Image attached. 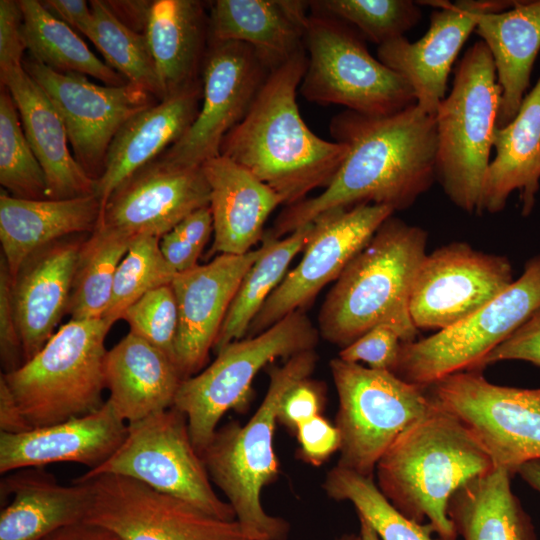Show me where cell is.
Wrapping results in <instances>:
<instances>
[{"label": "cell", "instance_id": "obj_8", "mask_svg": "<svg viewBox=\"0 0 540 540\" xmlns=\"http://www.w3.org/2000/svg\"><path fill=\"white\" fill-rule=\"evenodd\" d=\"M364 38L346 22L318 11L309 15L307 69L302 96L366 115H388L416 103L409 83L374 58Z\"/></svg>", "mask_w": 540, "mask_h": 540}, {"label": "cell", "instance_id": "obj_34", "mask_svg": "<svg viewBox=\"0 0 540 540\" xmlns=\"http://www.w3.org/2000/svg\"><path fill=\"white\" fill-rule=\"evenodd\" d=\"M512 477L494 467L453 493L447 513L458 536L463 540H537L531 517L512 491Z\"/></svg>", "mask_w": 540, "mask_h": 540}, {"label": "cell", "instance_id": "obj_26", "mask_svg": "<svg viewBox=\"0 0 540 540\" xmlns=\"http://www.w3.org/2000/svg\"><path fill=\"white\" fill-rule=\"evenodd\" d=\"M210 189L213 219L210 254L242 255L264 236V225L283 201L268 185L231 159L219 155L202 164Z\"/></svg>", "mask_w": 540, "mask_h": 540}, {"label": "cell", "instance_id": "obj_13", "mask_svg": "<svg viewBox=\"0 0 540 540\" xmlns=\"http://www.w3.org/2000/svg\"><path fill=\"white\" fill-rule=\"evenodd\" d=\"M431 400L459 418L512 476L540 459V388L496 385L479 370L445 376L426 387Z\"/></svg>", "mask_w": 540, "mask_h": 540}, {"label": "cell", "instance_id": "obj_47", "mask_svg": "<svg viewBox=\"0 0 540 540\" xmlns=\"http://www.w3.org/2000/svg\"><path fill=\"white\" fill-rule=\"evenodd\" d=\"M506 360H521L540 367V307L508 338L490 351L478 366L479 371Z\"/></svg>", "mask_w": 540, "mask_h": 540}, {"label": "cell", "instance_id": "obj_18", "mask_svg": "<svg viewBox=\"0 0 540 540\" xmlns=\"http://www.w3.org/2000/svg\"><path fill=\"white\" fill-rule=\"evenodd\" d=\"M510 260L465 242L437 248L423 259L411 292L418 330H443L467 318L514 281Z\"/></svg>", "mask_w": 540, "mask_h": 540}, {"label": "cell", "instance_id": "obj_21", "mask_svg": "<svg viewBox=\"0 0 540 540\" xmlns=\"http://www.w3.org/2000/svg\"><path fill=\"white\" fill-rule=\"evenodd\" d=\"M263 244L242 254H218L204 265L177 273L171 282L178 307L176 364L184 379L208 360L230 304Z\"/></svg>", "mask_w": 540, "mask_h": 540}, {"label": "cell", "instance_id": "obj_35", "mask_svg": "<svg viewBox=\"0 0 540 540\" xmlns=\"http://www.w3.org/2000/svg\"><path fill=\"white\" fill-rule=\"evenodd\" d=\"M312 226L309 223L283 238H276L269 231L264 234L263 252L242 279L215 340L216 354L247 336L252 321L284 279L291 261L305 248Z\"/></svg>", "mask_w": 540, "mask_h": 540}, {"label": "cell", "instance_id": "obj_48", "mask_svg": "<svg viewBox=\"0 0 540 540\" xmlns=\"http://www.w3.org/2000/svg\"><path fill=\"white\" fill-rule=\"evenodd\" d=\"M295 432L299 455L308 464L320 466L339 450L338 429L321 414L299 425Z\"/></svg>", "mask_w": 540, "mask_h": 540}, {"label": "cell", "instance_id": "obj_49", "mask_svg": "<svg viewBox=\"0 0 540 540\" xmlns=\"http://www.w3.org/2000/svg\"><path fill=\"white\" fill-rule=\"evenodd\" d=\"M323 392L316 381L305 378L292 386L278 411V421L294 431L307 420L320 415Z\"/></svg>", "mask_w": 540, "mask_h": 540}, {"label": "cell", "instance_id": "obj_27", "mask_svg": "<svg viewBox=\"0 0 540 540\" xmlns=\"http://www.w3.org/2000/svg\"><path fill=\"white\" fill-rule=\"evenodd\" d=\"M310 1L217 0L208 13L210 40L250 45L273 70L305 48Z\"/></svg>", "mask_w": 540, "mask_h": 540}, {"label": "cell", "instance_id": "obj_5", "mask_svg": "<svg viewBox=\"0 0 540 540\" xmlns=\"http://www.w3.org/2000/svg\"><path fill=\"white\" fill-rule=\"evenodd\" d=\"M315 350L296 354L271 366L265 396L245 425L230 421L218 427L200 453L209 477L227 498L236 520L251 540H286L289 523L268 514L261 494L279 472L273 448L278 411L288 390L314 372Z\"/></svg>", "mask_w": 540, "mask_h": 540}, {"label": "cell", "instance_id": "obj_33", "mask_svg": "<svg viewBox=\"0 0 540 540\" xmlns=\"http://www.w3.org/2000/svg\"><path fill=\"white\" fill-rule=\"evenodd\" d=\"M474 32L489 49L501 90L496 127L517 115L540 50V0L516 1L505 11L484 13Z\"/></svg>", "mask_w": 540, "mask_h": 540}, {"label": "cell", "instance_id": "obj_15", "mask_svg": "<svg viewBox=\"0 0 540 540\" xmlns=\"http://www.w3.org/2000/svg\"><path fill=\"white\" fill-rule=\"evenodd\" d=\"M394 212L384 205L359 204L318 216L312 222L300 262L287 272L266 300L252 321L247 337L263 332L288 314L308 306L324 286L337 280Z\"/></svg>", "mask_w": 540, "mask_h": 540}, {"label": "cell", "instance_id": "obj_55", "mask_svg": "<svg viewBox=\"0 0 540 540\" xmlns=\"http://www.w3.org/2000/svg\"><path fill=\"white\" fill-rule=\"evenodd\" d=\"M517 474L532 489L540 494V459H535L522 464Z\"/></svg>", "mask_w": 540, "mask_h": 540}, {"label": "cell", "instance_id": "obj_44", "mask_svg": "<svg viewBox=\"0 0 540 540\" xmlns=\"http://www.w3.org/2000/svg\"><path fill=\"white\" fill-rule=\"evenodd\" d=\"M213 233L210 206L195 210L160 238V249L176 271L181 273L196 265Z\"/></svg>", "mask_w": 540, "mask_h": 540}, {"label": "cell", "instance_id": "obj_45", "mask_svg": "<svg viewBox=\"0 0 540 540\" xmlns=\"http://www.w3.org/2000/svg\"><path fill=\"white\" fill-rule=\"evenodd\" d=\"M402 342L399 332L394 327L380 324L342 348L338 357L350 363L364 362L371 369L392 372Z\"/></svg>", "mask_w": 540, "mask_h": 540}, {"label": "cell", "instance_id": "obj_39", "mask_svg": "<svg viewBox=\"0 0 540 540\" xmlns=\"http://www.w3.org/2000/svg\"><path fill=\"white\" fill-rule=\"evenodd\" d=\"M92 25L86 37L98 48L107 64L130 84L164 99L156 68L144 34L123 24L106 1L92 0Z\"/></svg>", "mask_w": 540, "mask_h": 540}, {"label": "cell", "instance_id": "obj_53", "mask_svg": "<svg viewBox=\"0 0 540 540\" xmlns=\"http://www.w3.org/2000/svg\"><path fill=\"white\" fill-rule=\"evenodd\" d=\"M114 15L130 29L144 34L153 1H106Z\"/></svg>", "mask_w": 540, "mask_h": 540}, {"label": "cell", "instance_id": "obj_46", "mask_svg": "<svg viewBox=\"0 0 540 540\" xmlns=\"http://www.w3.org/2000/svg\"><path fill=\"white\" fill-rule=\"evenodd\" d=\"M12 282L8 265L0 255V359L4 374L15 371L25 362L12 301Z\"/></svg>", "mask_w": 540, "mask_h": 540}, {"label": "cell", "instance_id": "obj_10", "mask_svg": "<svg viewBox=\"0 0 540 540\" xmlns=\"http://www.w3.org/2000/svg\"><path fill=\"white\" fill-rule=\"evenodd\" d=\"M338 395L335 426L340 435L336 465L373 477L393 441L428 413L434 402L426 387L394 373L334 358L329 363Z\"/></svg>", "mask_w": 540, "mask_h": 540}, {"label": "cell", "instance_id": "obj_1", "mask_svg": "<svg viewBox=\"0 0 540 540\" xmlns=\"http://www.w3.org/2000/svg\"><path fill=\"white\" fill-rule=\"evenodd\" d=\"M330 133L347 145L345 159L320 194L281 211L269 231L274 237L336 208L377 204L407 209L437 180L436 119L416 103L388 115L345 109L331 119Z\"/></svg>", "mask_w": 540, "mask_h": 540}, {"label": "cell", "instance_id": "obj_25", "mask_svg": "<svg viewBox=\"0 0 540 540\" xmlns=\"http://www.w3.org/2000/svg\"><path fill=\"white\" fill-rule=\"evenodd\" d=\"M202 95L201 80L138 112L121 127L97 180L96 195L102 207L119 184L160 157L185 134L198 114Z\"/></svg>", "mask_w": 540, "mask_h": 540}, {"label": "cell", "instance_id": "obj_31", "mask_svg": "<svg viewBox=\"0 0 540 540\" xmlns=\"http://www.w3.org/2000/svg\"><path fill=\"white\" fill-rule=\"evenodd\" d=\"M144 35L164 99L201 82L210 42L209 17L201 1H153Z\"/></svg>", "mask_w": 540, "mask_h": 540}, {"label": "cell", "instance_id": "obj_50", "mask_svg": "<svg viewBox=\"0 0 540 540\" xmlns=\"http://www.w3.org/2000/svg\"><path fill=\"white\" fill-rule=\"evenodd\" d=\"M22 12L18 1H0V72L23 64L26 50L22 36Z\"/></svg>", "mask_w": 540, "mask_h": 540}, {"label": "cell", "instance_id": "obj_36", "mask_svg": "<svg viewBox=\"0 0 540 540\" xmlns=\"http://www.w3.org/2000/svg\"><path fill=\"white\" fill-rule=\"evenodd\" d=\"M18 3L25 47L36 61L57 72L92 76L105 85L129 83L100 60L76 31L55 17L42 1L20 0Z\"/></svg>", "mask_w": 540, "mask_h": 540}, {"label": "cell", "instance_id": "obj_32", "mask_svg": "<svg viewBox=\"0 0 540 540\" xmlns=\"http://www.w3.org/2000/svg\"><path fill=\"white\" fill-rule=\"evenodd\" d=\"M1 494L13 498L0 513V540H42L83 521L92 499L87 481L64 486L37 472H18L5 478Z\"/></svg>", "mask_w": 540, "mask_h": 540}, {"label": "cell", "instance_id": "obj_20", "mask_svg": "<svg viewBox=\"0 0 540 540\" xmlns=\"http://www.w3.org/2000/svg\"><path fill=\"white\" fill-rule=\"evenodd\" d=\"M209 201L202 166L176 165L157 158L114 189L102 207L97 227L130 239L161 238Z\"/></svg>", "mask_w": 540, "mask_h": 540}, {"label": "cell", "instance_id": "obj_43", "mask_svg": "<svg viewBox=\"0 0 540 540\" xmlns=\"http://www.w3.org/2000/svg\"><path fill=\"white\" fill-rule=\"evenodd\" d=\"M121 319L128 323L129 332L149 342L176 363L178 307L171 284L144 294L124 311Z\"/></svg>", "mask_w": 540, "mask_h": 540}, {"label": "cell", "instance_id": "obj_51", "mask_svg": "<svg viewBox=\"0 0 540 540\" xmlns=\"http://www.w3.org/2000/svg\"><path fill=\"white\" fill-rule=\"evenodd\" d=\"M43 5L74 31L88 34L93 21L90 4L85 0H46Z\"/></svg>", "mask_w": 540, "mask_h": 540}, {"label": "cell", "instance_id": "obj_22", "mask_svg": "<svg viewBox=\"0 0 540 540\" xmlns=\"http://www.w3.org/2000/svg\"><path fill=\"white\" fill-rule=\"evenodd\" d=\"M87 235L68 236L37 249L13 277L12 301L25 362L44 347L67 314L79 252Z\"/></svg>", "mask_w": 540, "mask_h": 540}, {"label": "cell", "instance_id": "obj_19", "mask_svg": "<svg viewBox=\"0 0 540 540\" xmlns=\"http://www.w3.org/2000/svg\"><path fill=\"white\" fill-rule=\"evenodd\" d=\"M437 9L431 13L427 32L416 42L405 36L377 48V58L411 86L416 104L435 116L446 96L452 65L484 13L512 8L513 0L417 1Z\"/></svg>", "mask_w": 540, "mask_h": 540}, {"label": "cell", "instance_id": "obj_23", "mask_svg": "<svg viewBox=\"0 0 540 540\" xmlns=\"http://www.w3.org/2000/svg\"><path fill=\"white\" fill-rule=\"evenodd\" d=\"M126 433L127 423L108 400L88 415L18 434L0 432V473L59 462L91 470L118 449Z\"/></svg>", "mask_w": 540, "mask_h": 540}, {"label": "cell", "instance_id": "obj_57", "mask_svg": "<svg viewBox=\"0 0 540 540\" xmlns=\"http://www.w3.org/2000/svg\"><path fill=\"white\" fill-rule=\"evenodd\" d=\"M337 540H362L360 534L349 533L341 535Z\"/></svg>", "mask_w": 540, "mask_h": 540}, {"label": "cell", "instance_id": "obj_28", "mask_svg": "<svg viewBox=\"0 0 540 540\" xmlns=\"http://www.w3.org/2000/svg\"><path fill=\"white\" fill-rule=\"evenodd\" d=\"M104 380L107 400L129 424L173 407L184 378L170 357L129 332L107 350Z\"/></svg>", "mask_w": 540, "mask_h": 540}, {"label": "cell", "instance_id": "obj_56", "mask_svg": "<svg viewBox=\"0 0 540 540\" xmlns=\"http://www.w3.org/2000/svg\"><path fill=\"white\" fill-rule=\"evenodd\" d=\"M359 534L362 540H381L373 528L362 517H359Z\"/></svg>", "mask_w": 540, "mask_h": 540}, {"label": "cell", "instance_id": "obj_9", "mask_svg": "<svg viewBox=\"0 0 540 540\" xmlns=\"http://www.w3.org/2000/svg\"><path fill=\"white\" fill-rule=\"evenodd\" d=\"M319 335L308 316L298 310L257 335L231 342L203 371L184 379L174 407L186 416L198 453L209 444L224 414L246 402L262 368L278 358L315 350Z\"/></svg>", "mask_w": 540, "mask_h": 540}, {"label": "cell", "instance_id": "obj_14", "mask_svg": "<svg viewBox=\"0 0 540 540\" xmlns=\"http://www.w3.org/2000/svg\"><path fill=\"white\" fill-rule=\"evenodd\" d=\"M85 481L92 499L84 521L121 540H251L237 520L211 516L136 479L103 474Z\"/></svg>", "mask_w": 540, "mask_h": 540}, {"label": "cell", "instance_id": "obj_12", "mask_svg": "<svg viewBox=\"0 0 540 540\" xmlns=\"http://www.w3.org/2000/svg\"><path fill=\"white\" fill-rule=\"evenodd\" d=\"M103 474L136 479L211 516L236 520L231 505L213 489L192 442L186 416L174 406L127 424L126 436L118 449L101 465L75 480L85 481Z\"/></svg>", "mask_w": 540, "mask_h": 540}, {"label": "cell", "instance_id": "obj_16", "mask_svg": "<svg viewBox=\"0 0 540 540\" xmlns=\"http://www.w3.org/2000/svg\"><path fill=\"white\" fill-rule=\"evenodd\" d=\"M270 71L250 45L210 40L198 114L185 134L158 158L202 166L218 157L224 137L245 117Z\"/></svg>", "mask_w": 540, "mask_h": 540}, {"label": "cell", "instance_id": "obj_30", "mask_svg": "<svg viewBox=\"0 0 540 540\" xmlns=\"http://www.w3.org/2000/svg\"><path fill=\"white\" fill-rule=\"evenodd\" d=\"M495 158L485 177L482 212L502 211L518 191L521 214L529 216L540 188V78L524 96L515 118L493 135Z\"/></svg>", "mask_w": 540, "mask_h": 540}, {"label": "cell", "instance_id": "obj_38", "mask_svg": "<svg viewBox=\"0 0 540 540\" xmlns=\"http://www.w3.org/2000/svg\"><path fill=\"white\" fill-rule=\"evenodd\" d=\"M322 488L336 501H349L381 540H438L427 523H417L399 512L382 494L373 477L341 466L325 475Z\"/></svg>", "mask_w": 540, "mask_h": 540}, {"label": "cell", "instance_id": "obj_37", "mask_svg": "<svg viewBox=\"0 0 540 540\" xmlns=\"http://www.w3.org/2000/svg\"><path fill=\"white\" fill-rule=\"evenodd\" d=\"M132 240L101 227L87 235L79 252L67 308L71 320L104 316L117 268Z\"/></svg>", "mask_w": 540, "mask_h": 540}, {"label": "cell", "instance_id": "obj_11", "mask_svg": "<svg viewBox=\"0 0 540 540\" xmlns=\"http://www.w3.org/2000/svg\"><path fill=\"white\" fill-rule=\"evenodd\" d=\"M540 307V254L521 276L462 321L421 340L402 342L392 371L427 387L453 373L477 370L481 361Z\"/></svg>", "mask_w": 540, "mask_h": 540}, {"label": "cell", "instance_id": "obj_7", "mask_svg": "<svg viewBox=\"0 0 540 540\" xmlns=\"http://www.w3.org/2000/svg\"><path fill=\"white\" fill-rule=\"evenodd\" d=\"M111 326L104 318L70 319L34 357L13 372L1 373L33 428L102 407L105 338Z\"/></svg>", "mask_w": 540, "mask_h": 540}, {"label": "cell", "instance_id": "obj_4", "mask_svg": "<svg viewBox=\"0 0 540 540\" xmlns=\"http://www.w3.org/2000/svg\"><path fill=\"white\" fill-rule=\"evenodd\" d=\"M427 232L390 216L349 262L319 313V333L341 348L371 328L388 324L403 342L416 340L410 297L426 256Z\"/></svg>", "mask_w": 540, "mask_h": 540}, {"label": "cell", "instance_id": "obj_52", "mask_svg": "<svg viewBox=\"0 0 540 540\" xmlns=\"http://www.w3.org/2000/svg\"><path fill=\"white\" fill-rule=\"evenodd\" d=\"M33 427L22 413L3 375H0V432L18 434Z\"/></svg>", "mask_w": 540, "mask_h": 540}, {"label": "cell", "instance_id": "obj_3", "mask_svg": "<svg viewBox=\"0 0 540 540\" xmlns=\"http://www.w3.org/2000/svg\"><path fill=\"white\" fill-rule=\"evenodd\" d=\"M494 468L473 432L434 403L409 425L377 463V486L403 515L427 523L439 540H457L448 516L453 493Z\"/></svg>", "mask_w": 540, "mask_h": 540}, {"label": "cell", "instance_id": "obj_42", "mask_svg": "<svg viewBox=\"0 0 540 540\" xmlns=\"http://www.w3.org/2000/svg\"><path fill=\"white\" fill-rule=\"evenodd\" d=\"M310 7L346 22L378 46L403 37L422 17L411 0H321L310 1Z\"/></svg>", "mask_w": 540, "mask_h": 540}, {"label": "cell", "instance_id": "obj_6", "mask_svg": "<svg viewBox=\"0 0 540 540\" xmlns=\"http://www.w3.org/2000/svg\"><path fill=\"white\" fill-rule=\"evenodd\" d=\"M501 90L491 53L475 42L459 61L452 88L438 105L436 176L451 202L481 214Z\"/></svg>", "mask_w": 540, "mask_h": 540}, {"label": "cell", "instance_id": "obj_41", "mask_svg": "<svg viewBox=\"0 0 540 540\" xmlns=\"http://www.w3.org/2000/svg\"><path fill=\"white\" fill-rule=\"evenodd\" d=\"M176 274L161 252L160 238L133 239L117 268L110 303L102 318L113 325L130 305L147 292L171 284Z\"/></svg>", "mask_w": 540, "mask_h": 540}, {"label": "cell", "instance_id": "obj_2", "mask_svg": "<svg viewBox=\"0 0 540 540\" xmlns=\"http://www.w3.org/2000/svg\"><path fill=\"white\" fill-rule=\"evenodd\" d=\"M306 48L268 74L242 121L223 139L220 155L273 189L286 206L327 187L348 153L344 143L316 135L296 101L307 69Z\"/></svg>", "mask_w": 540, "mask_h": 540}, {"label": "cell", "instance_id": "obj_29", "mask_svg": "<svg viewBox=\"0 0 540 540\" xmlns=\"http://www.w3.org/2000/svg\"><path fill=\"white\" fill-rule=\"evenodd\" d=\"M102 206L97 195L72 199H21L0 193V242L12 278L37 249L59 239L92 233Z\"/></svg>", "mask_w": 540, "mask_h": 540}, {"label": "cell", "instance_id": "obj_17", "mask_svg": "<svg viewBox=\"0 0 540 540\" xmlns=\"http://www.w3.org/2000/svg\"><path fill=\"white\" fill-rule=\"evenodd\" d=\"M23 67L47 94L67 131L72 153L94 180L104 169L109 146L121 127L158 100L133 84L97 85L78 73H61L34 58Z\"/></svg>", "mask_w": 540, "mask_h": 540}, {"label": "cell", "instance_id": "obj_40", "mask_svg": "<svg viewBox=\"0 0 540 540\" xmlns=\"http://www.w3.org/2000/svg\"><path fill=\"white\" fill-rule=\"evenodd\" d=\"M0 183L13 197L47 199L45 174L25 136L16 103L3 86L0 93Z\"/></svg>", "mask_w": 540, "mask_h": 540}, {"label": "cell", "instance_id": "obj_24", "mask_svg": "<svg viewBox=\"0 0 540 540\" xmlns=\"http://www.w3.org/2000/svg\"><path fill=\"white\" fill-rule=\"evenodd\" d=\"M0 80L16 103L25 136L45 174L47 199L96 195L97 181L70 151L62 118L23 64L1 71Z\"/></svg>", "mask_w": 540, "mask_h": 540}, {"label": "cell", "instance_id": "obj_54", "mask_svg": "<svg viewBox=\"0 0 540 540\" xmlns=\"http://www.w3.org/2000/svg\"><path fill=\"white\" fill-rule=\"evenodd\" d=\"M42 540H121L110 530L86 521L62 527Z\"/></svg>", "mask_w": 540, "mask_h": 540}]
</instances>
